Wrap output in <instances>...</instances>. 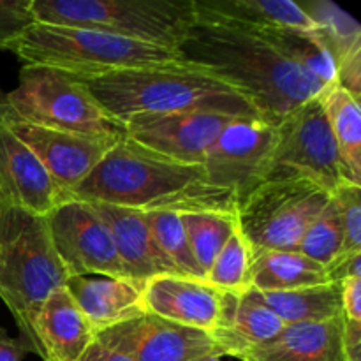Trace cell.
<instances>
[{"instance_id": "20", "label": "cell", "mask_w": 361, "mask_h": 361, "mask_svg": "<svg viewBox=\"0 0 361 361\" xmlns=\"http://www.w3.org/2000/svg\"><path fill=\"white\" fill-rule=\"evenodd\" d=\"M35 326L42 361H76L97 335L63 286L48 296Z\"/></svg>"}, {"instance_id": "27", "label": "cell", "mask_w": 361, "mask_h": 361, "mask_svg": "<svg viewBox=\"0 0 361 361\" xmlns=\"http://www.w3.org/2000/svg\"><path fill=\"white\" fill-rule=\"evenodd\" d=\"M316 25V34L334 56L335 66L361 48V25L349 13L328 0L300 4Z\"/></svg>"}, {"instance_id": "36", "label": "cell", "mask_w": 361, "mask_h": 361, "mask_svg": "<svg viewBox=\"0 0 361 361\" xmlns=\"http://www.w3.org/2000/svg\"><path fill=\"white\" fill-rule=\"evenodd\" d=\"M342 344L348 361H361V321L345 319L344 316Z\"/></svg>"}, {"instance_id": "6", "label": "cell", "mask_w": 361, "mask_h": 361, "mask_svg": "<svg viewBox=\"0 0 361 361\" xmlns=\"http://www.w3.org/2000/svg\"><path fill=\"white\" fill-rule=\"evenodd\" d=\"M35 23L87 28L178 51L196 21L194 0H32Z\"/></svg>"}, {"instance_id": "10", "label": "cell", "mask_w": 361, "mask_h": 361, "mask_svg": "<svg viewBox=\"0 0 361 361\" xmlns=\"http://www.w3.org/2000/svg\"><path fill=\"white\" fill-rule=\"evenodd\" d=\"M46 221L53 249L66 268L67 277L106 275L127 279L111 231L90 203L67 200L46 215Z\"/></svg>"}, {"instance_id": "29", "label": "cell", "mask_w": 361, "mask_h": 361, "mask_svg": "<svg viewBox=\"0 0 361 361\" xmlns=\"http://www.w3.org/2000/svg\"><path fill=\"white\" fill-rule=\"evenodd\" d=\"M147 219L155 243L161 252L171 261L176 271L183 277L204 281V274L194 257L180 215L171 212H154L147 214Z\"/></svg>"}, {"instance_id": "3", "label": "cell", "mask_w": 361, "mask_h": 361, "mask_svg": "<svg viewBox=\"0 0 361 361\" xmlns=\"http://www.w3.org/2000/svg\"><path fill=\"white\" fill-rule=\"evenodd\" d=\"M83 83L95 102L122 126L133 116L176 113H219L263 120L242 92L187 62L120 71Z\"/></svg>"}, {"instance_id": "7", "label": "cell", "mask_w": 361, "mask_h": 361, "mask_svg": "<svg viewBox=\"0 0 361 361\" xmlns=\"http://www.w3.org/2000/svg\"><path fill=\"white\" fill-rule=\"evenodd\" d=\"M9 118L63 133L120 136L123 126L95 102L78 76L44 66H23L18 87L7 94Z\"/></svg>"}, {"instance_id": "11", "label": "cell", "mask_w": 361, "mask_h": 361, "mask_svg": "<svg viewBox=\"0 0 361 361\" xmlns=\"http://www.w3.org/2000/svg\"><path fill=\"white\" fill-rule=\"evenodd\" d=\"M274 126L259 118H235L204 155L203 168L212 185L229 190L236 204L264 182Z\"/></svg>"}, {"instance_id": "21", "label": "cell", "mask_w": 361, "mask_h": 361, "mask_svg": "<svg viewBox=\"0 0 361 361\" xmlns=\"http://www.w3.org/2000/svg\"><path fill=\"white\" fill-rule=\"evenodd\" d=\"M344 316L324 323L286 326L268 344L250 349L242 361H348L342 344Z\"/></svg>"}, {"instance_id": "26", "label": "cell", "mask_w": 361, "mask_h": 361, "mask_svg": "<svg viewBox=\"0 0 361 361\" xmlns=\"http://www.w3.org/2000/svg\"><path fill=\"white\" fill-rule=\"evenodd\" d=\"M250 30V28H249ZM263 35L281 55L312 74L324 87L337 83L334 56L314 30H254Z\"/></svg>"}, {"instance_id": "1", "label": "cell", "mask_w": 361, "mask_h": 361, "mask_svg": "<svg viewBox=\"0 0 361 361\" xmlns=\"http://www.w3.org/2000/svg\"><path fill=\"white\" fill-rule=\"evenodd\" d=\"M178 53L187 63L242 92L274 127L326 88L263 35L228 21L196 16Z\"/></svg>"}, {"instance_id": "33", "label": "cell", "mask_w": 361, "mask_h": 361, "mask_svg": "<svg viewBox=\"0 0 361 361\" xmlns=\"http://www.w3.org/2000/svg\"><path fill=\"white\" fill-rule=\"evenodd\" d=\"M34 23L32 0H0V49L9 51Z\"/></svg>"}, {"instance_id": "12", "label": "cell", "mask_w": 361, "mask_h": 361, "mask_svg": "<svg viewBox=\"0 0 361 361\" xmlns=\"http://www.w3.org/2000/svg\"><path fill=\"white\" fill-rule=\"evenodd\" d=\"M95 338L133 361H200L224 356L210 331L182 326L154 314L99 331Z\"/></svg>"}, {"instance_id": "35", "label": "cell", "mask_w": 361, "mask_h": 361, "mask_svg": "<svg viewBox=\"0 0 361 361\" xmlns=\"http://www.w3.org/2000/svg\"><path fill=\"white\" fill-rule=\"evenodd\" d=\"M342 305L345 319L361 321V277L342 282Z\"/></svg>"}, {"instance_id": "22", "label": "cell", "mask_w": 361, "mask_h": 361, "mask_svg": "<svg viewBox=\"0 0 361 361\" xmlns=\"http://www.w3.org/2000/svg\"><path fill=\"white\" fill-rule=\"evenodd\" d=\"M196 16L228 21L250 30H316L293 0H194Z\"/></svg>"}, {"instance_id": "23", "label": "cell", "mask_w": 361, "mask_h": 361, "mask_svg": "<svg viewBox=\"0 0 361 361\" xmlns=\"http://www.w3.org/2000/svg\"><path fill=\"white\" fill-rule=\"evenodd\" d=\"M250 296L263 303L286 326L305 323H324L344 316L342 284L326 282L289 291L259 293L249 289Z\"/></svg>"}, {"instance_id": "13", "label": "cell", "mask_w": 361, "mask_h": 361, "mask_svg": "<svg viewBox=\"0 0 361 361\" xmlns=\"http://www.w3.org/2000/svg\"><path fill=\"white\" fill-rule=\"evenodd\" d=\"M235 118L219 113L140 115L123 123V134L171 161L203 166L208 148Z\"/></svg>"}, {"instance_id": "40", "label": "cell", "mask_w": 361, "mask_h": 361, "mask_svg": "<svg viewBox=\"0 0 361 361\" xmlns=\"http://www.w3.org/2000/svg\"><path fill=\"white\" fill-rule=\"evenodd\" d=\"M200 361H222V358H221V356H208V358H203Z\"/></svg>"}, {"instance_id": "24", "label": "cell", "mask_w": 361, "mask_h": 361, "mask_svg": "<svg viewBox=\"0 0 361 361\" xmlns=\"http://www.w3.org/2000/svg\"><path fill=\"white\" fill-rule=\"evenodd\" d=\"M323 264L298 250H257L250 261V289L259 293L289 291L326 284Z\"/></svg>"}, {"instance_id": "28", "label": "cell", "mask_w": 361, "mask_h": 361, "mask_svg": "<svg viewBox=\"0 0 361 361\" xmlns=\"http://www.w3.org/2000/svg\"><path fill=\"white\" fill-rule=\"evenodd\" d=\"M183 231L190 243L194 257L207 279L208 270L214 264L233 233L238 229L235 214L219 212H197V214H178Z\"/></svg>"}, {"instance_id": "18", "label": "cell", "mask_w": 361, "mask_h": 361, "mask_svg": "<svg viewBox=\"0 0 361 361\" xmlns=\"http://www.w3.org/2000/svg\"><path fill=\"white\" fill-rule=\"evenodd\" d=\"M63 289L76 302L95 334L148 314L143 296L145 286L129 279L74 275L67 277Z\"/></svg>"}, {"instance_id": "2", "label": "cell", "mask_w": 361, "mask_h": 361, "mask_svg": "<svg viewBox=\"0 0 361 361\" xmlns=\"http://www.w3.org/2000/svg\"><path fill=\"white\" fill-rule=\"evenodd\" d=\"M69 200L95 201L145 214H235L236 210L235 196L212 185L203 166L171 161L126 134L97 168L71 190Z\"/></svg>"}, {"instance_id": "16", "label": "cell", "mask_w": 361, "mask_h": 361, "mask_svg": "<svg viewBox=\"0 0 361 361\" xmlns=\"http://www.w3.org/2000/svg\"><path fill=\"white\" fill-rule=\"evenodd\" d=\"M143 296L147 312L161 319L210 334L221 323L224 293L200 279L161 275L145 284Z\"/></svg>"}, {"instance_id": "15", "label": "cell", "mask_w": 361, "mask_h": 361, "mask_svg": "<svg viewBox=\"0 0 361 361\" xmlns=\"http://www.w3.org/2000/svg\"><path fill=\"white\" fill-rule=\"evenodd\" d=\"M0 196L37 217H46L69 200L30 148L4 123H0Z\"/></svg>"}, {"instance_id": "8", "label": "cell", "mask_w": 361, "mask_h": 361, "mask_svg": "<svg viewBox=\"0 0 361 361\" xmlns=\"http://www.w3.org/2000/svg\"><path fill=\"white\" fill-rule=\"evenodd\" d=\"M330 197L312 180H267L236 204V226L252 252L296 250Z\"/></svg>"}, {"instance_id": "19", "label": "cell", "mask_w": 361, "mask_h": 361, "mask_svg": "<svg viewBox=\"0 0 361 361\" xmlns=\"http://www.w3.org/2000/svg\"><path fill=\"white\" fill-rule=\"evenodd\" d=\"M284 328L286 324L263 303L252 298L249 291L243 295L224 293L221 323L212 331V337L224 356L240 358L250 349L277 338Z\"/></svg>"}, {"instance_id": "34", "label": "cell", "mask_w": 361, "mask_h": 361, "mask_svg": "<svg viewBox=\"0 0 361 361\" xmlns=\"http://www.w3.org/2000/svg\"><path fill=\"white\" fill-rule=\"evenodd\" d=\"M324 270H326L328 282H338V284L348 279L361 277V252L341 254L328 267H324Z\"/></svg>"}, {"instance_id": "38", "label": "cell", "mask_w": 361, "mask_h": 361, "mask_svg": "<svg viewBox=\"0 0 361 361\" xmlns=\"http://www.w3.org/2000/svg\"><path fill=\"white\" fill-rule=\"evenodd\" d=\"M76 361H133L130 358H127L126 355L122 353L115 351V349L108 348L102 342H99L95 338L90 345L87 348V351L80 356Z\"/></svg>"}, {"instance_id": "39", "label": "cell", "mask_w": 361, "mask_h": 361, "mask_svg": "<svg viewBox=\"0 0 361 361\" xmlns=\"http://www.w3.org/2000/svg\"><path fill=\"white\" fill-rule=\"evenodd\" d=\"M9 116H11V109H9V104H7V94L0 90V123L6 122Z\"/></svg>"}, {"instance_id": "17", "label": "cell", "mask_w": 361, "mask_h": 361, "mask_svg": "<svg viewBox=\"0 0 361 361\" xmlns=\"http://www.w3.org/2000/svg\"><path fill=\"white\" fill-rule=\"evenodd\" d=\"M87 203L92 204L111 231L120 264L129 281L145 286L148 281L161 275H180L155 243L145 212L95 201Z\"/></svg>"}, {"instance_id": "32", "label": "cell", "mask_w": 361, "mask_h": 361, "mask_svg": "<svg viewBox=\"0 0 361 361\" xmlns=\"http://www.w3.org/2000/svg\"><path fill=\"white\" fill-rule=\"evenodd\" d=\"M331 196L341 208L342 229H344L342 254L361 252V185L342 183Z\"/></svg>"}, {"instance_id": "5", "label": "cell", "mask_w": 361, "mask_h": 361, "mask_svg": "<svg viewBox=\"0 0 361 361\" xmlns=\"http://www.w3.org/2000/svg\"><path fill=\"white\" fill-rule=\"evenodd\" d=\"M13 51L25 66H44L67 74L94 80L129 69L180 66L178 51L130 41L87 28L34 23L14 41Z\"/></svg>"}, {"instance_id": "9", "label": "cell", "mask_w": 361, "mask_h": 361, "mask_svg": "<svg viewBox=\"0 0 361 361\" xmlns=\"http://www.w3.org/2000/svg\"><path fill=\"white\" fill-rule=\"evenodd\" d=\"M307 178L334 194L344 182L337 145L319 95L274 127L267 180Z\"/></svg>"}, {"instance_id": "37", "label": "cell", "mask_w": 361, "mask_h": 361, "mask_svg": "<svg viewBox=\"0 0 361 361\" xmlns=\"http://www.w3.org/2000/svg\"><path fill=\"white\" fill-rule=\"evenodd\" d=\"M28 353L30 351L20 338H13L0 326V361H21Z\"/></svg>"}, {"instance_id": "25", "label": "cell", "mask_w": 361, "mask_h": 361, "mask_svg": "<svg viewBox=\"0 0 361 361\" xmlns=\"http://www.w3.org/2000/svg\"><path fill=\"white\" fill-rule=\"evenodd\" d=\"M337 145L344 182L361 185V108L351 94L330 85L319 95Z\"/></svg>"}, {"instance_id": "30", "label": "cell", "mask_w": 361, "mask_h": 361, "mask_svg": "<svg viewBox=\"0 0 361 361\" xmlns=\"http://www.w3.org/2000/svg\"><path fill=\"white\" fill-rule=\"evenodd\" d=\"M250 261L252 250L242 233L236 229L215 257L204 282L222 293L243 295L250 289Z\"/></svg>"}, {"instance_id": "31", "label": "cell", "mask_w": 361, "mask_h": 361, "mask_svg": "<svg viewBox=\"0 0 361 361\" xmlns=\"http://www.w3.org/2000/svg\"><path fill=\"white\" fill-rule=\"evenodd\" d=\"M344 247V229H342L341 208L334 196L330 197L319 217L310 224L298 245V252L316 263L328 267Z\"/></svg>"}, {"instance_id": "14", "label": "cell", "mask_w": 361, "mask_h": 361, "mask_svg": "<svg viewBox=\"0 0 361 361\" xmlns=\"http://www.w3.org/2000/svg\"><path fill=\"white\" fill-rule=\"evenodd\" d=\"M4 126L32 150L60 189L67 194L80 185L106 157L120 136H87L30 126L7 118Z\"/></svg>"}, {"instance_id": "4", "label": "cell", "mask_w": 361, "mask_h": 361, "mask_svg": "<svg viewBox=\"0 0 361 361\" xmlns=\"http://www.w3.org/2000/svg\"><path fill=\"white\" fill-rule=\"evenodd\" d=\"M67 281L46 217H37L0 196V300L9 309L20 341L44 360L37 338L41 307Z\"/></svg>"}]
</instances>
